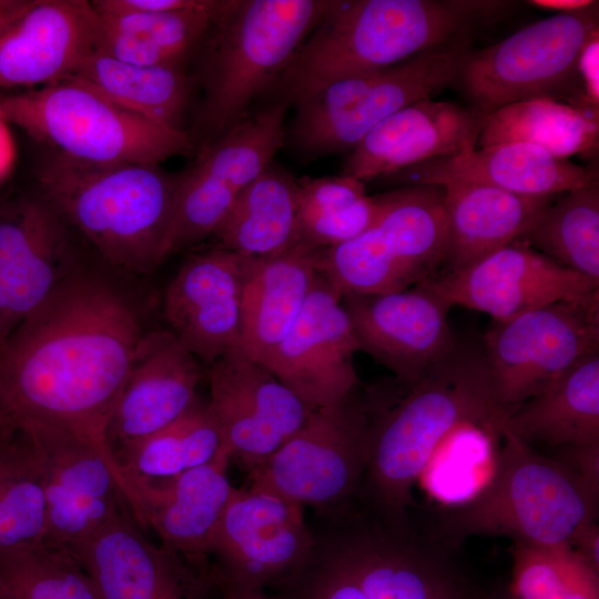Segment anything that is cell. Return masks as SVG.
I'll return each mask as SVG.
<instances>
[{"label": "cell", "instance_id": "cell-43", "mask_svg": "<svg viewBox=\"0 0 599 599\" xmlns=\"http://www.w3.org/2000/svg\"><path fill=\"white\" fill-rule=\"evenodd\" d=\"M212 579L220 599H276L265 589L235 581L212 572Z\"/></svg>", "mask_w": 599, "mask_h": 599}, {"label": "cell", "instance_id": "cell-6", "mask_svg": "<svg viewBox=\"0 0 599 599\" xmlns=\"http://www.w3.org/2000/svg\"><path fill=\"white\" fill-rule=\"evenodd\" d=\"M488 480L468 499L432 519L455 548L473 536H504L535 545L569 544L597 522L599 485L561 459L550 458L500 427Z\"/></svg>", "mask_w": 599, "mask_h": 599}, {"label": "cell", "instance_id": "cell-20", "mask_svg": "<svg viewBox=\"0 0 599 599\" xmlns=\"http://www.w3.org/2000/svg\"><path fill=\"white\" fill-rule=\"evenodd\" d=\"M449 307L464 306L505 321L599 290V282L515 241L481 260L420 284Z\"/></svg>", "mask_w": 599, "mask_h": 599}, {"label": "cell", "instance_id": "cell-26", "mask_svg": "<svg viewBox=\"0 0 599 599\" xmlns=\"http://www.w3.org/2000/svg\"><path fill=\"white\" fill-rule=\"evenodd\" d=\"M486 114L426 98L384 119L349 152L342 174L366 182L477 149Z\"/></svg>", "mask_w": 599, "mask_h": 599}, {"label": "cell", "instance_id": "cell-16", "mask_svg": "<svg viewBox=\"0 0 599 599\" xmlns=\"http://www.w3.org/2000/svg\"><path fill=\"white\" fill-rule=\"evenodd\" d=\"M210 402L222 447L247 475L266 463L315 408L301 400L242 346L209 368Z\"/></svg>", "mask_w": 599, "mask_h": 599}, {"label": "cell", "instance_id": "cell-50", "mask_svg": "<svg viewBox=\"0 0 599 599\" xmlns=\"http://www.w3.org/2000/svg\"><path fill=\"white\" fill-rule=\"evenodd\" d=\"M12 418L3 390L0 385V428Z\"/></svg>", "mask_w": 599, "mask_h": 599}, {"label": "cell", "instance_id": "cell-35", "mask_svg": "<svg viewBox=\"0 0 599 599\" xmlns=\"http://www.w3.org/2000/svg\"><path fill=\"white\" fill-rule=\"evenodd\" d=\"M598 111L549 97L521 100L486 115L477 146L524 142L569 159L592 155L599 141Z\"/></svg>", "mask_w": 599, "mask_h": 599}, {"label": "cell", "instance_id": "cell-15", "mask_svg": "<svg viewBox=\"0 0 599 599\" xmlns=\"http://www.w3.org/2000/svg\"><path fill=\"white\" fill-rule=\"evenodd\" d=\"M20 425L31 434L42 465L44 542L71 555L131 514L104 443L60 427Z\"/></svg>", "mask_w": 599, "mask_h": 599}, {"label": "cell", "instance_id": "cell-24", "mask_svg": "<svg viewBox=\"0 0 599 599\" xmlns=\"http://www.w3.org/2000/svg\"><path fill=\"white\" fill-rule=\"evenodd\" d=\"M71 556L100 599H213L217 595L211 576L146 539L132 514L101 529Z\"/></svg>", "mask_w": 599, "mask_h": 599}, {"label": "cell", "instance_id": "cell-22", "mask_svg": "<svg viewBox=\"0 0 599 599\" xmlns=\"http://www.w3.org/2000/svg\"><path fill=\"white\" fill-rule=\"evenodd\" d=\"M252 257L219 247L190 255L165 290L170 331L197 361L211 365L241 346L243 293Z\"/></svg>", "mask_w": 599, "mask_h": 599}, {"label": "cell", "instance_id": "cell-12", "mask_svg": "<svg viewBox=\"0 0 599 599\" xmlns=\"http://www.w3.org/2000/svg\"><path fill=\"white\" fill-rule=\"evenodd\" d=\"M372 447V403L359 386L341 402L315 408L305 425L248 474L251 489L309 506L338 507L356 493Z\"/></svg>", "mask_w": 599, "mask_h": 599}, {"label": "cell", "instance_id": "cell-42", "mask_svg": "<svg viewBox=\"0 0 599 599\" xmlns=\"http://www.w3.org/2000/svg\"><path fill=\"white\" fill-rule=\"evenodd\" d=\"M598 53L599 39L596 35L583 49L578 65L583 104L595 111H598L599 105Z\"/></svg>", "mask_w": 599, "mask_h": 599}, {"label": "cell", "instance_id": "cell-31", "mask_svg": "<svg viewBox=\"0 0 599 599\" xmlns=\"http://www.w3.org/2000/svg\"><path fill=\"white\" fill-rule=\"evenodd\" d=\"M227 0L177 11L98 10L95 52L140 65H182L209 34Z\"/></svg>", "mask_w": 599, "mask_h": 599}, {"label": "cell", "instance_id": "cell-18", "mask_svg": "<svg viewBox=\"0 0 599 599\" xmlns=\"http://www.w3.org/2000/svg\"><path fill=\"white\" fill-rule=\"evenodd\" d=\"M69 231L39 193L0 205V346L77 271Z\"/></svg>", "mask_w": 599, "mask_h": 599}, {"label": "cell", "instance_id": "cell-44", "mask_svg": "<svg viewBox=\"0 0 599 599\" xmlns=\"http://www.w3.org/2000/svg\"><path fill=\"white\" fill-rule=\"evenodd\" d=\"M590 566L599 571V527L591 522L581 528L570 542Z\"/></svg>", "mask_w": 599, "mask_h": 599}, {"label": "cell", "instance_id": "cell-47", "mask_svg": "<svg viewBox=\"0 0 599 599\" xmlns=\"http://www.w3.org/2000/svg\"><path fill=\"white\" fill-rule=\"evenodd\" d=\"M34 0H0V29L28 10Z\"/></svg>", "mask_w": 599, "mask_h": 599}, {"label": "cell", "instance_id": "cell-37", "mask_svg": "<svg viewBox=\"0 0 599 599\" xmlns=\"http://www.w3.org/2000/svg\"><path fill=\"white\" fill-rule=\"evenodd\" d=\"M43 473L29 430L11 418L0 428V550L41 541Z\"/></svg>", "mask_w": 599, "mask_h": 599}, {"label": "cell", "instance_id": "cell-17", "mask_svg": "<svg viewBox=\"0 0 599 599\" xmlns=\"http://www.w3.org/2000/svg\"><path fill=\"white\" fill-rule=\"evenodd\" d=\"M313 545L303 506L234 487L213 534L212 572L268 590L304 565Z\"/></svg>", "mask_w": 599, "mask_h": 599}, {"label": "cell", "instance_id": "cell-38", "mask_svg": "<svg viewBox=\"0 0 599 599\" xmlns=\"http://www.w3.org/2000/svg\"><path fill=\"white\" fill-rule=\"evenodd\" d=\"M517 241L599 282L598 181L556 196Z\"/></svg>", "mask_w": 599, "mask_h": 599}, {"label": "cell", "instance_id": "cell-10", "mask_svg": "<svg viewBox=\"0 0 599 599\" xmlns=\"http://www.w3.org/2000/svg\"><path fill=\"white\" fill-rule=\"evenodd\" d=\"M440 185L416 184L376 195L373 224L356 237L321 250L317 267L341 293L398 292L440 273L447 222Z\"/></svg>", "mask_w": 599, "mask_h": 599}, {"label": "cell", "instance_id": "cell-1", "mask_svg": "<svg viewBox=\"0 0 599 599\" xmlns=\"http://www.w3.org/2000/svg\"><path fill=\"white\" fill-rule=\"evenodd\" d=\"M144 334L120 291L75 271L0 346V385L12 418L104 443Z\"/></svg>", "mask_w": 599, "mask_h": 599}, {"label": "cell", "instance_id": "cell-8", "mask_svg": "<svg viewBox=\"0 0 599 599\" xmlns=\"http://www.w3.org/2000/svg\"><path fill=\"white\" fill-rule=\"evenodd\" d=\"M0 118L52 151L85 162L159 165L194 149L189 132L136 115L70 79L1 94Z\"/></svg>", "mask_w": 599, "mask_h": 599}, {"label": "cell", "instance_id": "cell-28", "mask_svg": "<svg viewBox=\"0 0 599 599\" xmlns=\"http://www.w3.org/2000/svg\"><path fill=\"white\" fill-rule=\"evenodd\" d=\"M389 177L406 185L469 182L529 196L558 195L598 181L592 169L524 142L478 148L434 159Z\"/></svg>", "mask_w": 599, "mask_h": 599}, {"label": "cell", "instance_id": "cell-34", "mask_svg": "<svg viewBox=\"0 0 599 599\" xmlns=\"http://www.w3.org/2000/svg\"><path fill=\"white\" fill-rule=\"evenodd\" d=\"M68 79L146 120L185 131L193 79L182 65H140L94 51Z\"/></svg>", "mask_w": 599, "mask_h": 599}, {"label": "cell", "instance_id": "cell-25", "mask_svg": "<svg viewBox=\"0 0 599 599\" xmlns=\"http://www.w3.org/2000/svg\"><path fill=\"white\" fill-rule=\"evenodd\" d=\"M200 379L197 359L171 331L145 333L104 429L111 458L189 412Z\"/></svg>", "mask_w": 599, "mask_h": 599}, {"label": "cell", "instance_id": "cell-21", "mask_svg": "<svg viewBox=\"0 0 599 599\" xmlns=\"http://www.w3.org/2000/svg\"><path fill=\"white\" fill-rule=\"evenodd\" d=\"M359 351L410 384L456 346L449 306L423 285L375 294L344 293Z\"/></svg>", "mask_w": 599, "mask_h": 599}, {"label": "cell", "instance_id": "cell-11", "mask_svg": "<svg viewBox=\"0 0 599 599\" xmlns=\"http://www.w3.org/2000/svg\"><path fill=\"white\" fill-rule=\"evenodd\" d=\"M597 4L556 13L490 47L471 50L456 82L473 101V108L487 115L538 97H569L577 105L579 60L586 45L599 34Z\"/></svg>", "mask_w": 599, "mask_h": 599}, {"label": "cell", "instance_id": "cell-41", "mask_svg": "<svg viewBox=\"0 0 599 599\" xmlns=\"http://www.w3.org/2000/svg\"><path fill=\"white\" fill-rule=\"evenodd\" d=\"M511 558L516 599H599V571L569 544L514 541Z\"/></svg>", "mask_w": 599, "mask_h": 599}, {"label": "cell", "instance_id": "cell-5", "mask_svg": "<svg viewBox=\"0 0 599 599\" xmlns=\"http://www.w3.org/2000/svg\"><path fill=\"white\" fill-rule=\"evenodd\" d=\"M39 194L113 267L141 275L166 256L182 173L155 164L93 163L50 150Z\"/></svg>", "mask_w": 599, "mask_h": 599}, {"label": "cell", "instance_id": "cell-45", "mask_svg": "<svg viewBox=\"0 0 599 599\" xmlns=\"http://www.w3.org/2000/svg\"><path fill=\"white\" fill-rule=\"evenodd\" d=\"M16 159V145L10 125L0 118V182L10 173Z\"/></svg>", "mask_w": 599, "mask_h": 599}, {"label": "cell", "instance_id": "cell-4", "mask_svg": "<svg viewBox=\"0 0 599 599\" xmlns=\"http://www.w3.org/2000/svg\"><path fill=\"white\" fill-rule=\"evenodd\" d=\"M496 10L495 1H335L268 92L277 102L294 104L338 80L470 35L475 21Z\"/></svg>", "mask_w": 599, "mask_h": 599}, {"label": "cell", "instance_id": "cell-32", "mask_svg": "<svg viewBox=\"0 0 599 599\" xmlns=\"http://www.w3.org/2000/svg\"><path fill=\"white\" fill-rule=\"evenodd\" d=\"M521 441L577 448L599 445V353L509 409L500 425Z\"/></svg>", "mask_w": 599, "mask_h": 599}, {"label": "cell", "instance_id": "cell-2", "mask_svg": "<svg viewBox=\"0 0 599 599\" xmlns=\"http://www.w3.org/2000/svg\"><path fill=\"white\" fill-rule=\"evenodd\" d=\"M312 551L276 599H435L465 577L453 547L412 510L388 519L351 498L313 511Z\"/></svg>", "mask_w": 599, "mask_h": 599}, {"label": "cell", "instance_id": "cell-9", "mask_svg": "<svg viewBox=\"0 0 599 599\" xmlns=\"http://www.w3.org/2000/svg\"><path fill=\"white\" fill-rule=\"evenodd\" d=\"M465 35L395 65L333 82L302 98L286 140L311 158L349 152L384 119L456 82L471 52Z\"/></svg>", "mask_w": 599, "mask_h": 599}, {"label": "cell", "instance_id": "cell-51", "mask_svg": "<svg viewBox=\"0 0 599 599\" xmlns=\"http://www.w3.org/2000/svg\"><path fill=\"white\" fill-rule=\"evenodd\" d=\"M1 599V598H0Z\"/></svg>", "mask_w": 599, "mask_h": 599}, {"label": "cell", "instance_id": "cell-29", "mask_svg": "<svg viewBox=\"0 0 599 599\" xmlns=\"http://www.w3.org/2000/svg\"><path fill=\"white\" fill-rule=\"evenodd\" d=\"M440 186L447 222V248L440 273L466 267L517 241L559 195H520L469 182Z\"/></svg>", "mask_w": 599, "mask_h": 599}, {"label": "cell", "instance_id": "cell-39", "mask_svg": "<svg viewBox=\"0 0 599 599\" xmlns=\"http://www.w3.org/2000/svg\"><path fill=\"white\" fill-rule=\"evenodd\" d=\"M298 185V243L311 248L321 251L345 243L376 219V195H367L365 182L353 176H306Z\"/></svg>", "mask_w": 599, "mask_h": 599}, {"label": "cell", "instance_id": "cell-36", "mask_svg": "<svg viewBox=\"0 0 599 599\" xmlns=\"http://www.w3.org/2000/svg\"><path fill=\"white\" fill-rule=\"evenodd\" d=\"M221 448L216 420L209 405L199 400L180 418L111 459L118 478L146 483L205 465Z\"/></svg>", "mask_w": 599, "mask_h": 599}, {"label": "cell", "instance_id": "cell-49", "mask_svg": "<svg viewBox=\"0 0 599 599\" xmlns=\"http://www.w3.org/2000/svg\"><path fill=\"white\" fill-rule=\"evenodd\" d=\"M475 599H516L509 588H496L489 591L477 589Z\"/></svg>", "mask_w": 599, "mask_h": 599}, {"label": "cell", "instance_id": "cell-48", "mask_svg": "<svg viewBox=\"0 0 599 599\" xmlns=\"http://www.w3.org/2000/svg\"><path fill=\"white\" fill-rule=\"evenodd\" d=\"M476 590L477 589L464 578L435 599H475Z\"/></svg>", "mask_w": 599, "mask_h": 599}, {"label": "cell", "instance_id": "cell-46", "mask_svg": "<svg viewBox=\"0 0 599 599\" xmlns=\"http://www.w3.org/2000/svg\"><path fill=\"white\" fill-rule=\"evenodd\" d=\"M535 7L554 10L557 13L582 10L593 4L589 0H534L529 1Z\"/></svg>", "mask_w": 599, "mask_h": 599}, {"label": "cell", "instance_id": "cell-40", "mask_svg": "<svg viewBox=\"0 0 599 599\" xmlns=\"http://www.w3.org/2000/svg\"><path fill=\"white\" fill-rule=\"evenodd\" d=\"M1 599H100L84 569L43 540L0 550Z\"/></svg>", "mask_w": 599, "mask_h": 599}, {"label": "cell", "instance_id": "cell-7", "mask_svg": "<svg viewBox=\"0 0 599 599\" xmlns=\"http://www.w3.org/2000/svg\"><path fill=\"white\" fill-rule=\"evenodd\" d=\"M334 0H229L203 44V99L193 144L200 149L243 121L334 6Z\"/></svg>", "mask_w": 599, "mask_h": 599}, {"label": "cell", "instance_id": "cell-33", "mask_svg": "<svg viewBox=\"0 0 599 599\" xmlns=\"http://www.w3.org/2000/svg\"><path fill=\"white\" fill-rule=\"evenodd\" d=\"M298 180L273 162L235 199L211 237L214 247L264 258L298 243Z\"/></svg>", "mask_w": 599, "mask_h": 599}, {"label": "cell", "instance_id": "cell-27", "mask_svg": "<svg viewBox=\"0 0 599 599\" xmlns=\"http://www.w3.org/2000/svg\"><path fill=\"white\" fill-rule=\"evenodd\" d=\"M98 17L84 0H34L0 29V89L72 77L95 51Z\"/></svg>", "mask_w": 599, "mask_h": 599}, {"label": "cell", "instance_id": "cell-30", "mask_svg": "<svg viewBox=\"0 0 599 599\" xmlns=\"http://www.w3.org/2000/svg\"><path fill=\"white\" fill-rule=\"evenodd\" d=\"M318 252L297 243L282 254L252 261L243 293L241 346L263 364L307 301L318 271Z\"/></svg>", "mask_w": 599, "mask_h": 599}, {"label": "cell", "instance_id": "cell-19", "mask_svg": "<svg viewBox=\"0 0 599 599\" xmlns=\"http://www.w3.org/2000/svg\"><path fill=\"white\" fill-rule=\"evenodd\" d=\"M357 351L342 294L317 271L297 321L264 365L301 400L321 408L359 386L353 363Z\"/></svg>", "mask_w": 599, "mask_h": 599}, {"label": "cell", "instance_id": "cell-3", "mask_svg": "<svg viewBox=\"0 0 599 599\" xmlns=\"http://www.w3.org/2000/svg\"><path fill=\"white\" fill-rule=\"evenodd\" d=\"M399 393L368 389L372 447L353 496L388 519L417 507L413 487L454 432L479 426L498 436L506 416L494 394L483 352L454 349Z\"/></svg>", "mask_w": 599, "mask_h": 599}, {"label": "cell", "instance_id": "cell-13", "mask_svg": "<svg viewBox=\"0 0 599 599\" xmlns=\"http://www.w3.org/2000/svg\"><path fill=\"white\" fill-rule=\"evenodd\" d=\"M595 353H599V290L493 321L483 349L495 398L506 412Z\"/></svg>", "mask_w": 599, "mask_h": 599}, {"label": "cell", "instance_id": "cell-14", "mask_svg": "<svg viewBox=\"0 0 599 599\" xmlns=\"http://www.w3.org/2000/svg\"><path fill=\"white\" fill-rule=\"evenodd\" d=\"M286 109L275 101L199 149L182 172L167 256L211 237L241 191L273 162L286 141Z\"/></svg>", "mask_w": 599, "mask_h": 599}, {"label": "cell", "instance_id": "cell-23", "mask_svg": "<svg viewBox=\"0 0 599 599\" xmlns=\"http://www.w3.org/2000/svg\"><path fill=\"white\" fill-rule=\"evenodd\" d=\"M230 460L222 447L210 463L173 478L146 483L118 478L134 520L211 577L213 534L234 488L226 473Z\"/></svg>", "mask_w": 599, "mask_h": 599}]
</instances>
